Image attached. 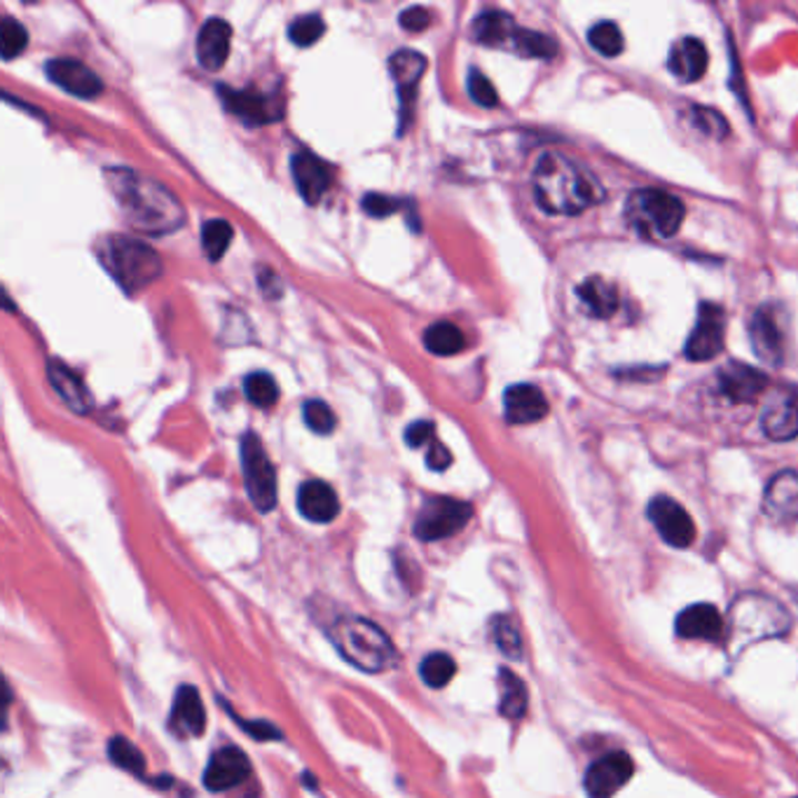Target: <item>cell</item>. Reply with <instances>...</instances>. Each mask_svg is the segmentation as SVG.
<instances>
[{"label": "cell", "instance_id": "cell-1", "mask_svg": "<svg viewBox=\"0 0 798 798\" xmlns=\"http://www.w3.org/2000/svg\"><path fill=\"white\" fill-rule=\"evenodd\" d=\"M106 181L118 199L124 220L139 232L162 237L186 223V211L176 194L148 176L134 169L110 167L106 169Z\"/></svg>", "mask_w": 798, "mask_h": 798}, {"label": "cell", "instance_id": "cell-2", "mask_svg": "<svg viewBox=\"0 0 798 798\" xmlns=\"http://www.w3.org/2000/svg\"><path fill=\"white\" fill-rule=\"evenodd\" d=\"M537 205L550 216H579L605 202V188L562 152H543L531 173Z\"/></svg>", "mask_w": 798, "mask_h": 798}, {"label": "cell", "instance_id": "cell-3", "mask_svg": "<svg viewBox=\"0 0 798 798\" xmlns=\"http://www.w3.org/2000/svg\"><path fill=\"white\" fill-rule=\"evenodd\" d=\"M342 658L363 672H387L396 668L398 654L389 635L361 616H340L328 630Z\"/></svg>", "mask_w": 798, "mask_h": 798}, {"label": "cell", "instance_id": "cell-4", "mask_svg": "<svg viewBox=\"0 0 798 798\" xmlns=\"http://www.w3.org/2000/svg\"><path fill=\"white\" fill-rule=\"evenodd\" d=\"M108 272L118 279L127 293H137L162 275V260L148 243L124 235L108 237L101 251Z\"/></svg>", "mask_w": 798, "mask_h": 798}, {"label": "cell", "instance_id": "cell-5", "mask_svg": "<svg viewBox=\"0 0 798 798\" xmlns=\"http://www.w3.org/2000/svg\"><path fill=\"white\" fill-rule=\"evenodd\" d=\"M684 202L672 192L658 188H639L626 199L628 223L649 239H670L684 223Z\"/></svg>", "mask_w": 798, "mask_h": 798}, {"label": "cell", "instance_id": "cell-6", "mask_svg": "<svg viewBox=\"0 0 798 798\" xmlns=\"http://www.w3.org/2000/svg\"><path fill=\"white\" fill-rule=\"evenodd\" d=\"M241 469L243 480H247L249 499L258 511L270 513L277 506V471L256 433H247L241 438Z\"/></svg>", "mask_w": 798, "mask_h": 798}, {"label": "cell", "instance_id": "cell-7", "mask_svg": "<svg viewBox=\"0 0 798 798\" xmlns=\"http://www.w3.org/2000/svg\"><path fill=\"white\" fill-rule=\"evenodd\" d=\"M473 508L467 501L452 497H431L415 520V537L422 541H440L455 537L469 525Z\"/></svg>", "mask_w": 798, "mask_h": 798}, {"label": "cell", "instance_id": "cell-8", "mask_svg": "<svg viewBox=\"0 0 798 798\" xmlns=\"http://www.w3.org/2000/svg\"><path fill=\"white\" fill-rule=\"evenodd\" d=\"M724 330H726L724 309L715 302H700L698 321L691 330L689 340L684 345L686 359L700 363L719 357L724 349Z\"/></svg>", "mask_w": 798, "mask_h": 798}, {"label": "cell", "instance_id": "cell-9", "mask_svg": "<svg viewBox=\"0 0 798 798\" xmlns=\"http://www.w3.org/2000/svg\"><path fill=\"white\" fill-rule=\"evenodd\" d=\"M749 338L754 351H757L766 363L780 366L785 361V345H787L782 307L778 305L759 307L749 323Z\"/></svg>", "mask_w": 798, "mask_h": 798}, {"label": "cell", "instance_id": "cell-10", "mask_svg": "<svg viewBox=\"0 0 798 798\" xmlns=\"http://www.w3.org/2000/svg\"><path fill=\"white\" fill-rule=\"evenodd\" d=\"M647 516L660 539L672 548H689L696 541V525L686 508L670 497H654L647 506Z\"/></svg>", "mask_w": 798, "mask_h": 798}, {"label": "cell", "instance_id": "cell-11", "mask_svg": "<svg viewBox=\"0 0 798 798\" xmlns=\"http://www.w3.org/2000/svg\"><path fill=\"white\" fill-rule=\"evenodd\" d=\"M635 775V761L626 751H609L597 759L588 772L583 787L590 798H614Z\"/></svg>", "mask_w": 798, "mask_h": 798}, {"label": "cell", "instance_id": "cell-12", "mask_svg": "<svg viewBox=\"0 0 798 798\" xmlns=\"http://www.w3.org/2000/svg\"><path fill=\"white\" fill-rule=\"evenodd\" d=\"M734 614H740L745 618H751L749 624H734V637H749V639H761L768 635H780L787 630L789 620L780 605L768 602L766 597L749 595L734 607Z\"/></svg>", "mask_w": 798, "mask_h": 798}, {"label": "cell", "instance_id": "cell-13", "mask_svg": "<svg viewBox=\"0 0 798 798\" xmlns=\"http://www.w3.org/2000/svg\"><path fill=\"white\" fill-rule=\"evenodd\" d=\"M218 92L230 113L247 124H270L283 118V103L275 94L237 92L230 87H218Z\"/></svg>", "mask_w": 798, "mask_h": 798}, {"label": "cell", "instance_id": "cell-14", "mask_svg": "<svg viewBox=\"0 0 798 798\" xmlns=\"http://www.w3.org/2000/svg\"><path fill=\"white\" fill-rule=\"evenodd\" d=\"M764 511L775 525L798 527V473L782 471L775 476L764 495Z\"/></svg>", "mask_w": 798, "mask_h": 798}, {"label": "cell", "instance_id": "cell-15", "mask_svg": "<svg viewBox=\"0 0 798 798\" xmlns=\"http://www.w3.org/2000/svg\"><path fill=\"white\" fill-rule=\"evenodd\" d=\"M46 73L61 90L80 99H94L103 92L101 78L76 59H52L46 66Z\"/></svg>", "mask_w": 798, "mask_h": 798}, {"label": "cell", "instance_id": "cell-16", "mask_svg": "<svg viewBox=\"0 0 798 798\" xmlns=\"http://www.w3.org/2000/svg\"><path fill=\"white\" fill-rule=\"evenodd\" d=\"M251 775V761L247 754L237 747L218 749L207 770H205V787L211 791H228L241 785Z\"/></svg>", "mask_w": 798, "mask_h": 798}, {"label": "cell", "instance_id": "cell-17", "mask_svg": "<svg viewBox=\"0 0 798 798\" xmlns=\"http://www.w3.org/2000/svg\"><path fill=\"white\" fill-rule=\"evenodd\" d=\"M232 27L226 19L211 17L197 33V61L207 71H220L230 57Z\"/></svg>", "mask_w": 798, "mask_h": 798}, {"label": "cell", "instance_id": "cell-18", "mask_svg": "<svg viewBox=\"0 0 798 798\" xmlns=\"http://www.w3.org/2000/svg\"><path fill=\"white\" fill-rule=\"evenodd\" d=\"M766 387L768 377L747 363L730 361L719 370V389L734 403H754Z\"/></svg>", "mask_w": 798, "mask_h": 798}, {"label": "cell", "instance_id": "cell-19", "mask_svg": "<svg viewBox=\"0 0 798 798\" xmlns=\"http://www.w3.org/2000/svg\"><path fill=\"white\" fill-rule=\"evenodd\" d=\"M291 173H293V181H296V188L298 192L302 194V199L307 205H319L323 194L328 192L330 188V169L319 160L315 158L312 152L307 150H300L296 152L291 158Z\"/></svg>", "mask_w": 798, "mask_h": 798}, {"label": "cell", "instance_id": "cell-20", "mask_svg": "<svg viewBox=\"0 0 798 798\" xmlns=\"http://www.w3.org/2000/svg\"><path fill=\"white\" fill-rule=\"evenodd\" d=\"M677 635L684 639H702L719 645L726 632V624L715 605H691L677 616Z\"/></svg>", "mask_w": 798, "mask_h": 798}, {"label": "cell", "instance_id": "cell-21", "mask_svg": "<svg viewBox=\"0 0 798 798\" xmlns=\"http://www.w3.org/2000/svg\"><path fill=\"white\" fill-rule=\"evenodd\" d=\"M427 71V59L415 52V50H398L391 54L389 59V73L398 87V94H401V129L406 127V118H408V106L410 101H415V92H417V84L419 80H422Z\"/></svg>", "mask_w": 798, "mask_h": 798}, {"label": "cell", "instance_id": "cell-22", "mask_svg": "<svg viewBox=\"0 0 798 798\" xmlns=\"http://www.w3.org/2000/svg\"><path fill=\"white\" fill-rule=\"evenodd\" d=\"M503 415L511 425H535L548 415V401L535 385H513L503 393Z\"/></svg>", "mask_w": 798, "mask_h": 798}, {"label": "cell", "instance_id": "cell-23", "mask_svg": "<svg viewBox=\"0 0 798 798\" xmlns=\"http://www.w3.org/2000/svg\"><path fill=\"white\" fill-rule=\"evenodd\" d=\"M761 427L770 440L798 438V393L787 391L772 396L764 408Z\"/></svg>", "mask_w": 798, "mask_h": 798}, {"label": "cell", "instance_id": "cell-24", "mask_svg": "<svg viewBox=\"0 0 798 798\" xmlns=\"http://www.w3.org/2000/svg\"><path fill=\"white\" fill-rule=\"evenodd\" d=\"M298 511L309 522L328 525L338 518L340 501L332 487L323 480H307L298 490Z\"/></svg>", "mask_w": 798, "mask_h": 798}, {"label": "cell", "instance_id": "cell-25", "mask_svg": "<svg viewBox=\"0 0 798 798\" xmlns=\"http://www.w3.org/2000/svg\"><path fill=\"white\" fill-rule=\"evenodd\" d=\"M520 33V27L516 19L501 12V10H487L476 17L473 21V38L480 46L487 48H499V50H511L516 48V38Z\"/></svg>", "mask_w": 798, "mask_h": 798}, {"label": "cell", "instance_id": "cell-26", "mask_svg": "<svg viewBox=\"0 0 798 798\" xmlns=\"http://www.w3.org/2000/svg\"><path fill=\"white\" fill-rule=\"evenodd\" d=\"M668 69L679 82H698L707 71V48L694 36L677 40L668 57Z\"/></svg>", "mask_w": 798, "mask_h": 798}, {"label": "cell", "instance_id": "cell-27", "mask_svg": "<svg viewBox=\"0 0 798 798\" xmlns=\"http://www.w3.org/2000/svg\"><path fill=\"white\" fill-rule=\"evenodd\" d=\"M48 377H50V385L54 387V391L61 396V401L69 406L71 410L80 412V415H87L92 410L94 401L90 396V389H87V385L82 382V377L71 370L66 363L52 359L48 363Z\"/></svg>", "mask_w": 798, "mask_h": 798}, {"label": "cell", "instance_id": "cell-28", "mask_svg": "<svg viewBox=\"0 0 798 798\" xmlns=\"http://www.w3.org/2000/svg\"><path fill=\"white\" fill-rule=\"evenodd\" d=\"M171 726L179 730L181 736L199 738L207 728V712L202 698L194 686H181L179 694H176L173 709H171Z\"/></svg>", "mask_w": 798, "mask_h": 798}, {"label": "cell", "instance_id": "cell-29", "mask_svg": "<svg viewBox=\"0 0 798 798\" xmlns=\"http://www.w3.org/2000/svg\"><path fill=\"white\" fill-rule=\"evenodd\" d=\"M576 293H579V300L586 307V312L592 315L595 319H611L620 305L616 286L602 277H588L579 288H576Z\"/></svg>", "mask_w": 798, "mask_h": 798}, {"label": "cell", "instance_id": "cell-30", "mask_svg": "<svg viewBox=\"0 0 798 798\" xmlns=\"http://www.w3.org/2000/svg\"><path fill=\"white\" fill-rule=\"evenodd\" d=\"M527 700H529V696H527L522 679L516 672L501 668L499 670V712L506 719L518 721L527 712Z\"/></svg>", "mask_w": 798, "mask_h": 798}, {"label": "cell", "instance_id": "cell-31", "mask_svg": "<svg viewBox=\"0 0 798 798\" xmlns=\"http://www.w3.org/2000/svg\"><path fill=\"white\" fill-rule=\"evenodd\" d=\"M425 345L436 357H455V353L467 347V338H463V332L455 323L438 321L427 328Z\"/></svg>", "mask_w": 798, "mask_h": 798}, {"label": "cell", "instance_id": "cell-32", "mask_svg": "<svg viewBox=\"0 0 798 798\" xmlns=\"http://www.w3.org/2000/svg\"><path fill=\"white\" fill-rule=\"evenodd\" d=\"M232 237H235V230H232V226L228 223L226 218L207 220L205 228H202V247H205V253L209 256L211 262H218L220 258L228 253Z\"/></svg>", "mask_w": 798, "mask_h": 798}, {"label": "cell", "instance_id": "cell-33", "mask_svg": "<svg viewBox=\"0 0 798 798\" xmlns=\"http://www.w3.org/2000/svg\"><path fill=\"white\" fill-rule=\"evenodd\" d=\"M588 42L595 52H600L602 57H618L620 52L626 50V40L620 29L614 24V21H597L595 27H590L588 31Z\"/></svg>", "mask_w": 798, "mask_h": 798}, {"label": "cell", "instance_id": "cell-34", "mask_svg": "<svg viewBox=\"0 0 798 798\" xmlns=\"http://www.w3.org/2000/svg\"><path fill=\"white\" fill-rule=\"evenodd\" d=\"M513 52H518L525 59H552L558 54V42L556 38H550L546 33L520 29Z\"/></svg>", "mask_w": 798, "mask_h": 798}, {"label": "cell", "instance_id": "cell-35", "mask_svg": "<svg viewBox=\"0 0 798 798\" xmlns=\"http://www.w3.org/2000/svg\"><path fill=\"white\" fill-rule=\"evenodd\" d=\"M455 672L457 665L448 654H431L422 660V665H419V677H422V681L431 686V689H442V686H448Z\"/></svg>", "mask_w": 798, "mask_h": 798}, {"label": "cell", "instance_id": "cell-36", "mask_svg": "<svg viewBox=\"0 0 798 798\" xmlns=\"http://www.w3.org/2000/svg\"><path fill=\"white\" fill-rule=\"evenodd\" d=\"M243 393L258 408H272L279 401V387L275 377L268 372H251L243 380Z\"/></svg>", "mask_w": 798, "mask_h": 798}, {"label": "cell", "instance_id": "cell-37", "mask_svg": "<svg viewBox=\"0 0 798 798\" xmlns=\"http://www.w3.org/2000/svg\"><path fill=\"white\" fill-rule=\"evenodd\" d=\"M108 757L110 761H113L116 766H120L122 770H129L134 775H143L146 772V759L143 754L139 751L137 745H131L127 738L118 736V738H110L108 742Z\"/></svg>", "mask_w": 798, "mask_h": 798}, {"label": "cell", "instance_id": "cell-38", "mask_svg": "<svg viewBox=\"0 0 798 798\" xmlns=\"http://www.w3.org/2000/svg\"><path fill=\"white\" fill-rule=\"evenodd\" d=\"M492 637L497 641L499 651L511 658V660H520L522 658V639L520 632L516 628V624L508 616H497L492 620Z\"/></svg>", "mask_w": 798, "mask_h": 798}, {"label": "cell", "instance_id": "cell-39", "mask_svg": "<svg viewBox=\"0 0 798 798\" xmlns=\"http://www.w3.org/2000/svg\"><path fill=\"white\" fill-rule=\"evenodd\" d=\"M326 33V24L321 14H305L293 19V24L288 27V38H291L293 46L300 48H312L315 42L321 40V36Z\"/></svg>", "mask_w": 798, "mask_h": 798}, {"label": "cell", "instance_id": "cell-40", "mask_svg": "<svg viewBox=\"0 0 798 798\" xmlns=\"http://www.w3.org/2000/svg\"><path fill=\"white\" fill-rule=\"evenodd\" d=\"M27 46H29L27 29L21 27L17 19L6 17L3 27H0V52H3V59L10 61V59L19 57L27 50Z\"/></svg>", "mask_w": 798, "mask_h": 798}, {"label": "cell", "instance_id": "cell-41", "mask_svg": "<svg viewBox=\"0 0 798 798\" xmlns=\"http://www.w3.org/2000/svg\"><path fill=\"white\" fill-rule=\"evenodd\" d=\"M302 412H305V425L319 436L332 433V429H336V425H338V419H336V415H332L330 406L326 401H319V398L307 401Z\"/></svg>", "mask_w": 798, "mask_h": 798}, {"label": "cell", "instance_id": "cell-42", "mask_svg": "<svg viewBox=\"0 0 798 798\" xmlns=\"http://www.w3.org/2000/svg\"><path fill=\"white\" fill-rule=\"evenodd\" d=\"M691 120L694 124L702 131L705 137H712V139H726L728 137V122L721 113H717L715 108H700V106H694L691 110Z\"/></svg>", "mask_w": 798, "mask_h": 798}, {"label": "cell", "instance_id": "cell-43", "mask_svg": "<svg viewBox=\"0 0 798 798\" xmlns=\"http://www.w3.org/2000/svg\"><path fill=\"white\" fill-rule=\"evenodd\" d=\"M469 94L482 108H495L499 103L497 87L490 82V78L482 76L478 69H473L471 76H469Z\"/></svg>", "mask_w": 798, "mask_h": 798}, {"label": "cell", "instance_id": "cell-44", "mask_svg": "<svg viewBox=\"0 0 798 798\" xmlns=\"http://www.w3.org/2000/svg\"><path fill=\"white\" fill-rule=\"evenodd\" d=\"M363 209H366L368 216L387 218L398 209V202L393 197H387V194H366L363 197Z\"/></svg>", "mask_w": 798, "mask_h": 798}, {"label": "cell", "instance_id": "cell-45", "mask_svg": "<svg viewBox=\"0 0 798 798\" xmlns=\"http://www.w3.org/2000/svg\"><path fill=\"white\" fill-rule=\"evenodd\" d=\"M429 24H431V14L425 8L415 6V8H408L401 12V27L406 31L419 33V31H425Z\"/></svg>", "mask_w": 798, "mask_h": 798}, {"label": "cell", "instance_id": "cell-46", "mask_svg": "<svg viewBox=\"0 0 798 798\" xmlns=\"http://www.w3.org/2000/svg\"><path fill=\"white\" fill-rule=\"evenodd\" d=\"M433 431H436V427L422 419V422H415L406 429V442L410 448H422L425 442H429L433 438Z\"/></svg>", "mask_w": 798, "mask_h": 798}, {"label": "cell", "instance_id": "cell-47", "mask_svg": "<svg viewBox=\"0 0 798 798\" xmlns=\"http://www.w3.org/2000/svg\"><path fill=\"white\" fill-rule=\"evenodd\" d=\"M235 719H237V724H239L243 730H249V734H251L256 740H279V738H281V730L275 728V726L268 724V721H256V724H251V721H243V719H239V717H235Z\"/></svg>", "mask_w": 798, "mask_h": 798}, {"label": "cell", "instance_id": "cell-48", "mask_svg": "<svg viewBox=\"0 0 798 798\" xmlns=\"http://www.w3.org/2000/svg\"><path fill=\"white\" fill-rule=\"evenodd\" d=\"M427 463H429V469H433V471H446L452 463V455H450V450L446 446H442V442L433 440L429 446V452H427Z\"/></svg>", "mask_w": 798, "mask_h": 798}, {"label": "cell", "instance_id": "cell-49", "mask_svg": "<svg viewBox=\"0 0 798 798\" xmlns=\"http://www.w3.org/2000/svg\"><path fill=\"white\" fill-rule=\"evenodd\" d=\"M796 798H798V796H796Z\"/></svg>", "mask_w": 798, "mask_h": 798}]
</instances>
